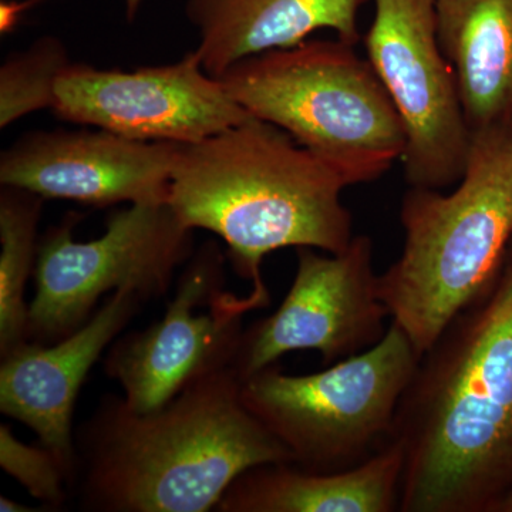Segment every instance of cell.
Wrapping results in <instances>:
<instances>
[{"mask_svg": "<svg viewBox=\"0 0 512 512\" xmlns=\"http://www.w3.org/2000/svg\"><path fill=\"white\" fill-rule=\"evenodd\" d=\"M392 439L399 512H495L512 491V241L493 284L420 357Z\"/></svg>", "mask_w": 512, "mask_h": 512, "instance_id": "6da1fadb", "label": "cell"}, {"mask_svg": "<svg viewBox=\"0 0 512 512\" xmlns=\"http://www.w3.org/2000/svg\"><path fill=\"white\" fill-rule=\"evenodd\" d=\"M232 367L154 412L106 396L74 431L72 498L93 512H207L249 468L293 461L242 402Z\"/></svg>", "mask_w": 512, "mask_h": 512, "instance_id": "7a4b0ae2", "label": "cell"}, {"mask_svg": "<svg viewBox=\"0 0 512 512\" xmlns=\"http://www.w3.org/2000/svg\"><path fill=\"white\" fill-rule=\"evenodd\" d=\"M345 178L284 130L249 117L194 144H181L168 202L191 229L227 245V258L252 291L271 299L265 256L282 248L328 254L352 242L353 217L343 204Z\"/></svg>", "mask_w": 512, "mask_h": 512, "instance_id": "3957f363", "label": "cell"}, {"mask_svg": "<svg viewBox=\"0 0 512 512\" xmlns=\"http://www.w3.org/2000/svg\"><path fill=\"white\" fill-rule=\"evenodd\" d=\"M400 222L402 254L379 274V293L421 357L503 266L512 241V124L471 133L457 187H410Z\"/></svg>", "mask_w": 512, "mask_h": 512, "instance_id": "277c9868", "label": "cell"}, {"mask_svg": "<svg viewBox=\"0 0 512 512\" xmlns=\"http://www.w3.org/2000/svg\"><path fill=\"white\" fill-rule=\"evenodd\" d=\"M220 80L252 117L284 130L349 187L402 161L406 134L392 99L369 60L338 37L248 57Z\"/></svg>", "mask_w": 512, "mask_h": 512, "instance_id": "5b68a950", "label": "cell"}, {"mask_svg": "<svg viewBox=\"0 0 512 512\" xmlns=\"http://www.w3.org/2000/svg\"><path fill=\"white\" fill-rule=\"evenodd\" d=\"M419 360L404 330L390 322L375 346L312 375L266 367L242 382V402L291 451L293 466L349 470L392 440Z\"/></svg>", "mask_w": 512, "mask_h": 512, "instance_id": "8992f818", "label": "cell"}, {"mask_svg": "<svg viewBox=\"0 0 512 512\" xmlns=\"http://www.w3.org/2000/svg\"><path fill=\"white\" fill-rule=\"evenodd\" d=\"M83 215L70 212L40 237L28 340L52 345L97 311L101 296L134 289L146 302L167 295L194 254V229L168 201L138 202L113 212L99 238L77 241Z\"/></svg>", "mask_w": 512, "mask_h": 512, "instance_id": "52a82bcc", "label": "cell"}, {"mask_svg": "<svg viewBox=\"0 0 512 512\" xmlns=\"http://www.w3.org/2000/svg\"><path fill=\"white\" fill-rule=\"evenodd\" d=\"M225 259L217 242H204L181 268L163 318L119 336L107 349L104 373L120 384L134 412H154L190 384L231 367L242 319L271 303L254 292L245 298L228 292Z\"/></svg>", "mask_w": 512, "mask_h": 512, "instance_id": "ba28073f", "label": "cell"}, {"mask_svg": "<svg viewBox=\"0 0 512 512\" xmlns=\"http://www.w3.org/2000/svg\"><path fill=\"white\" fill-rule=\"evenodd\" d=\"M373 2L367 60L403 123L404 178L409 187L446 190L466 170L471 131L441 47L437 0Z\"/></svg>", "mask_w": 512, "mask_h": 512, "instance_id": "9c48e42d", "label": "cell"}, {"mask_svg": "<svg viewBox=\"0 0 512 512\" xmlns=\"http://www.w3.org/2000/svg\"><path fill=\"white\" fill-rule=\"evenodd\" d=\"M296 259L281 306L242 333L231 366L242 382L295 350H316L323 366L333 365L372 348L389 329L372 238L355 235L339 254L296 248Z\"/></svg>", "mask_w": 512, "mask_h": 512, "instance_id": "30bf717a", "label": "cell"}, {"mask_svg": "<svg viewBox=\"0 0 512 512\" xmlns=\"http://www.w3.org/2000/svg\"><path fill=\"white\" fill-rule=\"evenodd\" d=\"M57 119L143 143H200L252 117L195 50L136 70L72 63L56 83Z\"/></svg>", "mask_w": 512, "mask_h": 512, "instance_id": "8fae6325", "label": "cell"}, {"mask_svg": "<svg viewBox=\"0 0 512 512\" xmlns=\"http://www.w3.org/2000/svg\"><path fill=\"white\" fill-rule=\"evenodd\" d=\"M180 146L93 127L29 131L0 154V185L97 208L168 201Z\"/></svg>", "mask_w": 512, "mask_h": 512, "instance_id": "7c38bea8", "label": "cell"}, {"mask_svg": "<svg viewBox=\"0 0 512 512\" xmlns=\"http://www.w3.org/2000/svg\"><path fill=\"white\" fill-rule=\"evenodd\" d=\"M134 289L111 292L92 318L52 345L28 342L0 357V412L35 431L76 477L73 414L84 380L111 343L143 308Z\"/></svg>", "mask_w": 512, "mask_h": 512, "instance_id": "4fadbf2b", "label": "cell"}, {"mask_svg": "<svg viewBox=\"0 0 512 512\" xmlns=\"http://www.w3.org/2000/svg\"><path fill=\"white\" fill-rule=\"evenodd\" d=\"M369 0H184L185 16L197 30L195 53L220 79L248 57L288 49L332 30L356 46L359 13Z\"/></svg>", "mask_w": 512, "mask_h": 512, "instance_id": "5bb4252c", "label": "cell"}, {"mask_svg": "<svg viewBox=\"0 0 512 512\" xmlns=\"http://www.w3.org/2000/svg\"><path fill=\"white\" fill-rule=\"evenodd\" d=\"M403 471V447L394 439L369 460L335 473L265 464L229 485L215 511L399 512Z\"/></svg>", "mask_w": 512, "mask_h": 512, "instance_id": "9a60e30c", "label": "cell"}, {"mask_svg": "<svg viewBox=\"0 0 512 512\" xmlns=\"http://www.w3.org/2000/svg\"><path fill=\"white\" fill-rule=\"evenodd\" d=\"M437 28L471 133L512 124V0H437Z\"/></svg>", "mask_w": 512, "mask_h": 512, "instance_id": "2e32d148", "label": "cell"}, {"mask_svg": "<svg viewBox=\"0 0 512 512\" xmlns=\"http://www.w3.org/2000/svg\"><path fill=\"white\" fill-rule=\"evenodd\" d=\"M45 201L22 188H0V357L28 342L25 292L36 268Z\"/></svg>", "mask_w": 512, "mask_h": 512, "instance_id": "e0dca14e", "label": "cell"}, {"mask_svg": "<svg viewBox=\"0 0 512 512\" xmlns=\"http://www.w3.org/2000/svg\"><path fill=\"white\" fill-rule=\"evenodd\" d=\"M70 64L66 46L55 36L39 37L10 53L0 66V128L36 111L52 110L57 80Z\"/></svg>", "mask_w": 512, "mask_h": 512, "instance_id": "ac0fdd59", "label": "cell"}, {"mask_svg": "<svg viewBox=\"0 0 512 512\" xmlns=\"http://www.w3.org/2000/svg\"><path fill=\"white\" fill-rule=\"evenodd\" d=\"M0 466L50 511L62 510L72 498V483L59 458L45 446L16 439L9 426H0Z\"/></svg>", "mask_w": 512, "mask_h": 512, "instance_id": "d6986e66", "label": "cell"}, {"mask_svg": "<svg viewBox=\"0 0 512 512\" xmlns=\"http://www.w3.org/2000/svg\"><path fill=\"white\" fill-rule=\"evenodd\" d=\"M43 0H2L0 2V33L9 35L18 28L26 13Z\"/></svg>", "mask_w": 512, "mask_h": 512, "instance_id": "ffe728a7", "label": "cell"}, {"mask_svg": "<svg viewBox=\"0 0 512 512\" xmlns=\"http://www.w3.org/2000/svg\"><path fill=\"white\" fill-rule=\"evenodd\" d=\"M0 511L2 512H39V511H50L49 508L40 507L32 508L29 505L20 504L18 501L10 500V498L2 495L0 497Z\"/></svg>", "mask_w": 512, "mask_h": 512, "instance_id": "44dd1931", "label": "cell"}, {"mask_svg": "<svg viewBox=\"0 0 512 512\" xmlns=\"http://www.w3.org/2000/svg\"><path fill=\"white\" fill-rule=\"evenodd\" d=\"M143 2L144 0H124V3H126V15L128 22H133V20L136 19L141 6H143Z\"/></svg>", "mask_w": 512, "mask_h": 512, "instance_id": "7402d4cb", "label": "cell"}, {"mask_svg": "<svg viewBox=\"0 0 512 512\" xmlns=\"http://www.w3.org/2000/svg\"><path fill=\"white\" fill-rule=\"evenodd\" d=\"M498 512H512V491L504 498L503 503L498 508Z\"/></svg>", "mask_w": 512, "mask_h": 512, "instance_id": "603a6c76", "label": "cell"}]
</instances>
